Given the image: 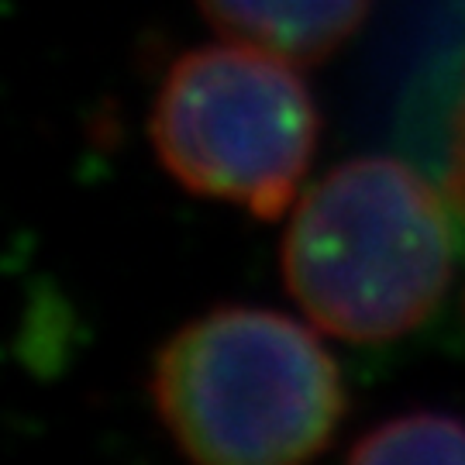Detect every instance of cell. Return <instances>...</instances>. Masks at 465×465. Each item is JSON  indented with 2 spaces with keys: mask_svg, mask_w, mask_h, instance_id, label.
<instances>
[{
  "mask_svg": "<svg viewBox=\"0 0 465 465\" xmlns=\"http://www.w3.org/2000/svg\"><path fill=\"white\" fill-rule=\"evenodd\" d=\"M445 200L400 159H351L314 183L282 238V280L321 331L390 341L420 328L451 280Z\"/></svg>",
  "mask_w": 465,
  "mask_h": 465,
  "instance_id": "1",
  "label": "cell"
},
{
  "mask_svg": "<svg viewBox=\"0 0 465 465\" xmlns=\"http://www.w3.org/2000/svg\"><path fill=\"white\" fill-rule=\"evenodd\" d=\"M449 200L459 214L465 234V94L459 100V111L451 117V134H449Z\"/></svg>",
  "mask_w": 465,
  "mask_h": 465,
  "instance_id": "6",
  "label": "cell"
},
{
  "mask_svg": "<svg viewBox=\"0 0 465 465\" xmlns=\"http://www.w3.org/2000/svg\"><path fill=\"white\" fill-rule=\"evenodd\" d=\"M314 142V100L293 63L238 42L180 55L152 111V145L176 183L262 221L297 197Z\"/></svg>",
  "mask_w": 465,
  "mask_h": 465,
  "instance_id": "3",
  "label": "cell"
},
{
  "mask_svg": "<svg viewBox=\"0 0 465 465\" xmlns=\"http://www.w3.org/2000/svg\"><path fill=\"white\" fill-rule=\"evenodd\" d=\"M228 42L311 66L338 52L366 21L372 0H197Z\"/></svg>",
  "mask_w": 465,
  "mask_h": 465,
  "instance_id": "4",
  "label": "cell"
},
{
  "mask_svg": "<svg viewBox=\"0 0 465 465\" xmlns=\"http://www.w3.org/2000/svg\"><path fill=\"white\" fill-rule=\"evenodd\" d=\"M349 462H465V420L438 411L393 417L351 445Z\"/></svg>",
  "mask_w": 465,
  "mask_h": 465,
  "instance_id": "5",
  "label": "cell"
},
{
  "mask_svg": "<svg viewBox=\"0 0 465 465\" xmlns=\"http://www.w3.org/2000/svg\"><path fill=\"white\" fill-rule=\"evenodd\" d=\"M152 400L173 441L203 465L314 459L345 414L324 345L259 307H221L173 334L155 359Z\"/></svg>",
  "mask_w": 465,
  "mask_h": 465,
  "instance_id": "2",
  "label": "cell"
}]
</instances>
